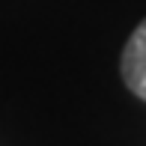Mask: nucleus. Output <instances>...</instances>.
Segmentation results:
<instances>
[{"label": "nucleus", "mask_w": 146, "mask_h": 146, "mask_svg": "<svg viewBox=\"0 0 146 146\" xmlns=\"http://www.w3.org/2000/svg\"><path fill=\"white\" fill-rule=\"evenodd\" d=\"M122 81L137 98L146 102V18L128 36L122 51Z\"/></svg>", "instance_id": "1"}]
</instances>
